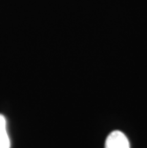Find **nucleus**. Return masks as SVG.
<instances>
[{
  "label": "nucleus",
  "instance_id": "nucleus-2",
  "mask_svg": "<svg viewBox=\"0 0 147 148\" xmlns=\"http://www.w3.org/2000/svg\"><path fill=\"white\" fill-rule=\"evenodd\" d=\"M0 148H11V141L7 132V121L0 114Z\"/></svg>",
  "mask_w": 147,
  "mask_h": 148
},
{
  "label": "nucleus",
  "instance_id": "nucleus-1",
  "mask_svg": "<svg viewBox=\"0 0 147 148\" xmlns=\"http://www.w3.org/2000/svg\"><path fill=\"white\" fill-rule=\"evenodd\" d=\"M105 148H130V143L122 132L116 130L106 138Z\"/></svg>",
  "mask_w": 147,
  "mask_h": 148
}]
</instances>
